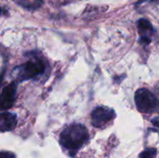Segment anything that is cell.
Segmentation results:
<instances>
[{
	"instance_id": "9",
	"label": "cell",
	"mask_w": 159,
	"mask_h": 158,
	"mask_svg": "<svg viewBox=\"0 0 159 158\" xmlns=\"http://www.w3.org/2000/svg\"><path fill=\"white\" fill-rule=\"evenodd\" d=\"M157 154V149L155 148H148L145 151H143L141 155L140 158H156Z\"/></svg>"
},
{
	"instance_id": "3",
	"label": "cell",
	"mask_w": 159,
	"mask_h": 158,
	"mask_svg": "<svg viewBox=\"0 0 159 158\" xmlns=\"http://www.w3.org/2000/svg\"><path fill=\"white\" fill-rule=\"evenodd\" d=\"M44 71H45V63L43 62V61L39 59H35V60L28 61L27 62L17 67L16 77L20 81L29 80L43 74Z\"/></svg>"
},
{
	"instance_id": "6",
	"label": "cell",
	"mask_w": 159,
	"mask_h": 158,
	"mask_svg": "<svg viewBox=\"0 0 159 158\" xmlns=\"http://www.w3.org/2000/svg\"><path fill=\"white\" fill-rule=\"evenodd\" d=\"M139 33L141 35L140 42L143 45H148L151 43V35L154 33V28L152 23L146 19H141L137 22Z\"/></svg>"
},
{
	"instance_id": "7",
	"label": "cell",
	"mask_w": 159,
	"mask_h": 158,
	"mask_svg": "<svg viewBox=\"0 0 159 158\" xmlns=\"http://www.w3.org/2000/svg\"><path fill=\"white\" fill-rule=\"evenodd\" d=\"M17 125V117L9 112H3L0 115V129L2 132L10 131Z\"/></svg>"
},
{
	"instance_id": "5",
	"label": "cell",
	"mask_w": 159,
	"mask_h": 158,
	"mask_svg": "<svg viewBox=\"0 0 159 158\" xmlns=\"http://www.w3.org/2000/svg\"><path fill=\"white\" fill-rule=\"evenodd\" d=\"M16 91H17V84L15 82L7 85L3 88L0 97V105L2 110H7L12 107L15 102Z\"/></svg>"
},
{
	"instance_id": "4",
	"label": "cell",
	"mask_w": 159,
	"mask_h": 158,
	"mask_svg": "<svg viewBox=\"0 0 159 158\" xmlns=\"http://www.w3.org/2000/svg\"><path fill=\"white\" fill-rule=\"evenodd\" d=\"M116 117V113L113 109L99 106L91 113V124L94 128H103Z\"/></svg>"
},
{
	"instance_id": "2",
	"label": "cell",
	"mask_w": 159,
	"mask_h": 158,
	"mask_svg": "<svg viewBox=\"0 0 159 158\" xmlns=\"http://www.w3.org/2000/svg\"><path fill=\"white\" fill-rule=\"evenodd\" d=\"M135 103L137 109L144 114L158 110L159 101L146 88H139L135 92Z\"/></svg>"
},
{
	"instance_id": "10",
	"label": "cell",
	"mask_w": 159,
	"mask_h": 158,
	"mask_svg": "<svg viewBox=\"0 0 159 158\" xmlns=\"http://www.w3.org/2000/svg\"><path fill=\"white\" fill-rule=\"evenodd\" d=\"M0 158H16V157H15V156H14L12 153L3 151V152H1V154H0Z\"/></svg>"
},
{
	"instance_id": "8",
	"label": "cell",
	"mask_w": 159,
	"mask_h": 158,
	"mask_svg": "<svg viewBox=\"0 0 159 158\" xmlns=\"http://www.w3.org/2000/svg\"><path fill=\"white\" fill-rule=\"evenodd\" d=\"M14 1L19 6L31 11L38 9L43 4V0H14Z\"/></svg>"
},
{
	"instance_id": "1",
	"label": "cell",
	"mask_w": 159,
	"mask_h": 158,
	"mask_svg": "<svg viewBox=\"0 0 159 158\" xmlns=\"http://www.w3.org/2000/svg\"><path fill=\"white\" fill-rule=\"evenodd\" d=\"M89 131L84 125L74 124L61 133L60 143L67 151L75 153L89 141Z\"/></svg>"
},
{
	"instance_id": "12",
	"label": "cell",
	"mask_w": 159,
	"mask_h": 158,
	"mask_svg": "<svg viewBox=\"0 0 159 158\" xmlns=\"http://www.w3.org/2000/svg\"><path fill=\"white\" fill-rule=\"evenodd\" d=\"M145 1H149V2H156V3H159V0H141V1H139V2H138V4H140V3H143V2H145Z\"/></svg>"
},
{
	"instance_id": "11",
	"label": "cell",
	"mask_w": 159,
	"mask_h": 158,
	"mask_svg": "<svg viewBox=\"0 0 159 158\" xmlns=\"http://www.w3.org/2000/svg\"><path fill=\"white\" fill-rule=\"evenodd\" d=\"M152 124H153L155 127H157V128H158L159 129V117L153 118V119H152Z\"/></svg>"
}]
</instances>
